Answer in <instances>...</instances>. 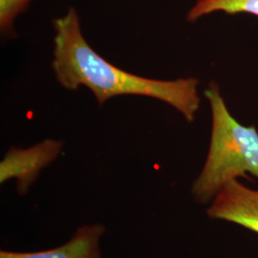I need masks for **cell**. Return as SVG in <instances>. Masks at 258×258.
Returning <instances> with one entry per match:
<instances>
[{
  "instance_id": "1",
  "label": "cell",
  "mask_w": 258,
  "mask_h": 258,
  "mask_svg": "<svg viewBox=\"0 0 258 258\" xmlns=\"http://www.w3.org/2000/svg\"><path fill=\"white\" fill-rule=\"evenodd\" d=\"M54 52L52 69L56 82L75 91L81 86L93 93L102 105L120 96H142L166 102L184 120H195L200 108L199 80H154L130 73L99 55L83 36L80 16L74 7L53 20Z\"/></svg>"
},
{
  "instance_id": "2",
  "label": "cell",
  "mask_w": 258,
  "mask_h": 258,
  "mask_svg": "<svg viewBox=\"0 0 258 258\" xmlns=\"http://www.w3.org/2000/svg\"><path fill=\"white\" fill-rule=\"evenodd\" d=\"M205 96L212 112L211 142L191 194L197 203L207 205L231 180L248 178L247 174L258 180V131L231 115L217 83H210Z\"/></svg>"
},
{
  "instance_id": "3",
  "label": "cell",
  "mask_w": 258,
  "mask_h": 258,
  "mask_svg": "<svg viewBox=\"0 0 258 258\" xmlns=\"http://www.w3.org/2000/svg\"><path fill=\"white\" fill-rule=\"evenodd\" d=\"M64 143L46 139L27 148H13L5 153L0 163V183L16 180L18 194H28L41 171L59 157Z\"/></svg>"
},
{
  "instance_id": "4",
  "label": "cell",
  "mask_w": 258,
  "mask_h": 258,
  "mask_svg": "<svg viewBox=\"0 0 258 258\" xmlns=\"http://www.w3.org/2000/svg\"><path fill=\"white\" fill-rule=\"evenodd\" d=\"M207 214L211 219L235 223L258 233V189L231 180L213 198Z\"/></svg>"
},
{
  "instance_id": "5",
  "label": "cell",
  "mask_w": 258,
  "mask_h": 258,
  "mask_svg": "<svg viewBox=\"0 0 258 258\" xmlns=\"http://www.w3.org/2000/svg\"><path fill=\"white\" fill-rule=\"evenodd\" d=\"M105 230L102 224L84 225L76 230L69 241L55 249L35 252L1 250L0 258H103L100 242Z\"/></svg>"
},
{
  "instance_id": "6",
  "label": "cell",
  "mask_w": 258,
  "mask_h": 258,
  "mask_svg": "<svg viewBox=\"0 0 258 258\" xmlns=\"http://www.w3.org/2000/svg\"><path fill=\"white\" fill-rule=\"evenodd\" d=\"M222 12L228 15L249 14L258 17V0H196L186 19L195 22L206 16Z\"/></svg>"
},
{
  "instance_id": "7",
  "label": "cell",
  "mask_w": 258,
  "mask_h": 258,
  "mask_svg": "<svg viewBox=\"0 0 258 258\" xmlns=\"http://www.w3.org/2000/svg\"><path fill=\"white\" fill-rule=\"evenodd\" d=\"M32 0H0V31L5 37L14 36L15 21L28 9Z\"/></svg>"
}]
</instances>
